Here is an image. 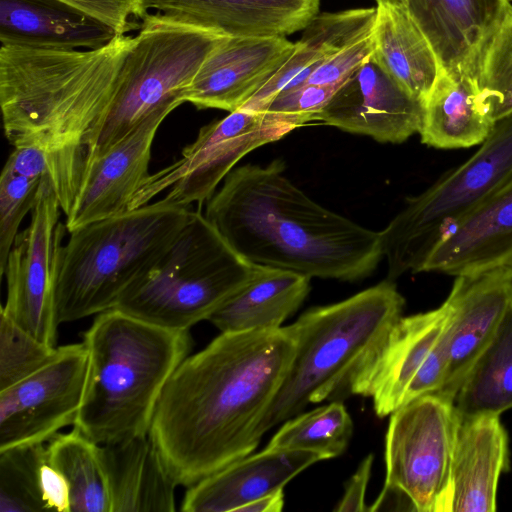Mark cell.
<instances>
[{"instance_id": "6da1fadb", "label": "cell", "mask_w": 512, "mask_h": 512, "mask_svg": "<svg viewBox=\"0 0 512 512\" xmlns=\"http://www.w3.org/2000/svg\"><path fill=\"white\" fill-rule=\"evenodd\" d=\"M294 352L285 326L221 332L182 361L149 431L179 485L188 487L256 449Z\"/></svg>"}, {"instance_id": "7a4b0ae2", "label": "cell", "mask_w": 512, "mask_h": 512, "mask_svg": "<svg viewBox=\"0 0 512 512\" xmlns=\"http://www.w3.org/2000/svg\"><path fill=\"white\" fill-rule=\"evenodd\" d=\"M134 36L85 50L0 46V107L13 147L34 144L67 216L81 190Z\"/></svg>"}, {"instance_id": "3957f363", "label": "cell", "mask_w": 512, "mask_h": 512, "mask_svg": "<svg viewBox=\"0 0 512 512\" xmlns=\"http://www.w3.org/2000/svg\"><path fill=\"white\" fill-rule=\"evenodd\" d=\"M284 163L234 168L206 202L205 217L247 261L309 278L357 281L383 258L380 232L312 200Z\"/></svg>"}, {"instance_id": "277c9868", "label": "cell", "mask_w": 512, "mask_h": 512, "mask_svg": "<svg viewBox=\"0 0 512 512\" xmlns=\"http://www.w3.org/2000/svg\"><path fill=\"white\" fill-rule=\"evenodd\" d=\"M192 342L189 330L115 308L97 314L83 334L88 370L74 427L99 445L148 435L161 394Z\"/></svg>"}, {"instance_id": "5b68a950", "label": "cell", "mask_w": 512, "mask_h": 512, "mask_svg": "<svg viewBox=\"0 0 512 512\" xmlns=\"http://www.w3.org/2000/svg\"><path fill=\"white\" fill-rule=\"evenodd\" d=\"M192 210L163 198L84 225L63 245L59 223L53 285L60 324L115 307L120 296L149 271L188 222Z\"/></svg>"}, {"instance_id": "8992f818", "label": "cell", "mask_w": 512, "mask_h": 512, "mask_svg": "<svg viewBox=\"0 0 512 512\" xmlns=\"http://www.w3.org/2000/svg\"><path fill=\"white\" fill-rule=\"evenodd\" d=\"M404 305L396 285L387 279L340 302L313 307L288 325L295 352L261 433L309 404L347 391L353 375L402 317Z\"/></svg>"}, {"instance_id": "52a82bcc", "label": "cell", "mask_w": 512, "mask_h": 512, "mask_svg": "<svg viewBox=\"0 0 512 512\" xmlns=\"http://www.w3.org/2000/svg\"><path fill=\"white\" fill-rule=\"evenodd\" d=\"M256 267L237 254L198 209L114 308L163 328L189 330L240 292Z\"/></svg>"}, {"instance_id": "ba28073f", "label": "cell", "mask_w": 512, "mask_h": 512, "mask_svg": "<svg viewBox=\"0 0 512 512\" xmlns=\"http://www.w3.org/2000/svg\"><path fill=\"white\" fill-rule=\"evenodd\" d=\"M226 38L159 13L148 14L122 63L89 169L148 116L185 103V92L203 62Z\"/></svg>"}, {"instance_id": "9c48e42d", "label": "cell", "mask_w": 512, "mask_h": 512, "mask_svg": "<svg viewBox=\"0 0 512 512\" xmlns=\"http://www.w3.org/2000/svg\"><path fill=\"white\" fill-rule=\"evenodd\" d=\"M480 148L404 208L380 232L388 279L419 273L433 246L461 219L512 179V113L497 120Z\"/></svg>"}, {"instance_id": "30bf717a", "label": "cell", "mask_w": 512, "mask_h": 512, "mask_svg": "<svg viewBox=\"0 0 512 512\" xmlns=\"http://www.w3.org/2000/svg\"><path fill=\"white\" fill-rule=\"evenodd\" d=\"M459 413L453 401L430 393L390 414L383 488L402 493L417 512H447Z\"/></svg>"}, {"instance_id": "8fae6325", "label": "cell", "mask_w": 512, "mask_h": 512, "mask_svg": "<svg viewBox=\"0 0 512 512\" xmlns=\"http://www.w3.org/2000/svg\"><path fill=\"white\" fill-rule=\"evenodd\" d=\"M294 129L290 122L270 111L230 112L201 127L178 160L150 174L131 199L128 211L163 193L169 203L184 207L196 203L200 208L244 156Z\"/></svg>"}, {"instance_id": "7c38bea8", "label": "cell", "mask_w": 512, "mask_h": 512, "mask_svg": "<svg viewBox=\"0 0 512 512\" xmlns=\"http://www.w3.org/2000/svg\"><path fill=\"white\" fill-rule=\"evenodd\" d=\"M453 310L438 308L401 317L351 378L347 391L371 397L378 417L420 396L437 393L449 359Z\"/></svg>"}, {"instance_id": "4fadbf2b", "label": "cell", "mask_w": 512, "mask_h": 512, "mask_svg": "<svg viewBox=\"0 0 512 512\" xmlns=\"http://www.w3.org/2000/svg\"><path fill=\"white\" fill-rule=\"evenodd\" d=\"M88 353L82 343L57 347L30 376L0 391V451L50 441L74 424L85 391Z\"/></svg>"}, {"instance_id": "5bb4252c", "label": "cell", "mask_w": 512, "mask_h": 512, "mask_svg": "<svg viewBox=\"0 0 512 512\" xmlns=\"http://www.w3.org/2000/svg\"><path fill=\"white\" fill-rule=\"evenodd\" d=\"M60 203L48 175L43 176L30 222L19 232L3 273L7 297L1 312L21 329L56 346L59 323L53 285V254Z\"/></svg>"}, {"instance_id": "9a60e30c", "label": "cell", "mask_w": 512, "mask_h": 512, "mask_svg": "<svg viewBox=\"0 0 512 512\" xmlns=\"http://www.w3.org/2000/svg\"><path fill=\"white\" fill-rule=\"evenodd\" d=\"M425 104L411 95L372 57L335 91L315 121L372 137L402 143L419 133Z\"/></svg>"}, {"instance_id": "2e32d148", "label": "cell", "mask_w": 512, "mask_h": 512, "mask_svg": "<svg viewBox=\"0 0 512 512\" xmlns=\"http://www.w3.org/2000/svg\"><path fill=\"white\" fill-rule=\"evenodd\" d=\"M294 50L285 37H227L203 62L184 101L198 109H241Z\"/></svg>"}, {"instance_id": "e0dca14e", "label": "cell", "mask_w": 512, "mask_h": 512, "mask_svg": "<svg viewBox=\"0 0 512 512\" xmlns=\"http://www.w3.org/2000/svg\"><path fill=\"white\" fill-rule=\"evenodd\" d=\"M447 300L453 310L449 359L437 394L453 401L512 302V268L456 276Z\"/></svg>"}, {"instance_id": "ac0fdd59", "label": "cell", "mask_w": 512, "mask_h": 512, "mask_svg": "<svg viewBox=\"0 0 512 512\" xmlns=\"http://www.w3.org/2000/svg\"><path fill=\"white\" fill-rule=\"evenodd\" d=\"M171 112L169 109L154 112L91 165L66 216L68 233L128 211L134 194L150 175L154 138Z\"/></svg>"}, {"instance_id": "d6986e66", "label": "cell", "mask_w": 512, "mask_h": 512, "mask_svg": "<svg viewBox=\"0 0 512 512\" xmlns=\"http://www.w3.org/2000/svg\"><path fill=\"white\" fill-rule=\"evenodd\" d=\"M512 268V179L456 221L419 272L453 276Z\"/></svg>"}, {"instance_id": "ffe728a7", "label": "cell", "mask_w": 512, "mask_h": 512, "mask_svg": "<svg viewBox=\"0 0 512 512\" xmlns=\"http://www.w3.org/2000/svg\"><path fill=\"white\" fill-rule=\"evenodd\" d=\"M445 72L476 71L492 35L512 10L509 0H406Z\"/></svg>"}, {"instance_id": "44dd1931", "label": "cell", "mask_w": 512, "mask_h": 512, "mask_svg": "<svg viewBox=\"0 0 512 512\" xmlns=\"http://www.w3.org/2000/svg\"><path fill=\"white\" fill-rule=\"evenodd\" d=\"M323 460L306 450L268 449L249 454L188 486L183 512H239L248 503L283 489L295 476Z\"/></svg>"}, {"instance_id": "7402d4cb", "label": "cell", "mask_w": 512, "mask_h": 512, "mask_svg": "<svg viewBox=\"0 0 512 512\" xmlns=\"http://www.w3.org/2000/svg\"><path fill=\"white\" fill-rule=\"evenodd\" d=\"M508 435L500 415H460L447 512H493L501 474L509 470Z\"/></svg>"}, {"instance_id": "603a6c76", "label": "cell", "mask_w": 512, "mask_h": 512, "mask_svg": "<svg viewBox=\"0 0 512 512\" xmlns=\"http://www.w3.org/2000/svg\"><path fill=\"white\" fill-rule=\"evenodd\" d=\"M320 0H148L172 19L226 37L275 38L303 30L319 13Z\"/></svg>"}, {"instance_id": "cb8c5ba5", "label": "cell", "mask_w": 512, "mask_h": 512, "mask_svg": "<svg viewBox=\"0 0 512 512\" xmlns=\"http://www.w3.org/2000/svg\"><path fill=\"white\" fill-rule=\"evenodd\" d=\"M111 512H174L179 485L149 434L100 445Z\"/></svg>"}, {"instance_id": "d4e9b609", "label": "cell", "mask_w": 512, "mask_h": 512, "mask_svg": "<svg viewBox=\"0 0 512 512\" xmlns=\"http://www.w3.org/2000/svg\"><path fill=\"white\" fill-rule=\"evenodd\" d=\"M117 35L55 0H0V43L41 49H95Z\"/></svg>"}, {"instance_id": "484cf974", "label": "cell", "mask_w": 512, "mask_h": 512, "mask_svg": "<svg viewBox=\"0 0 512 512\" xmlns=\"http://www.w3.org/2000/svg\"><path fill=\"white\" fill-rule=\"evenodd\" d=\"M375 18L376 8L316 14L303 29L289 59L241 109L264 111L280 92L304 84L324 61L371 35Z\"/></svg>"}, {"instance_id": "4316f807", "label": "cell", "mask_w": 512, "mask_h": 512, "mask_svg": "<svg viewBox=\"0 0 512 512\" xmlns=\"http://www.w3.org/2000/svg\"><path fill=\"white\" fill-rule=\"evenodd\" d=\"M494 125L481 101L477 72L441 70L425 102L421 142L439 149L468 148L483 143Z\"/></svg>"}, {"instance_id": "83f0119b", "label": "cell", "mask_w": 512, "mask_h": 512, "mask_svg": "<svg viewBox=\"0 0 512 512\" xmlns=\"http://www.w3.org/2000/svg\"><path fill=\"white\" fill-rule=\"evenodd\" d=\"M372 40L373 59L425 104L441 66L429 40L405 5L377 3Z\"/></svg>"}, {"instance_id": "f1b7e54d", "label": "cell", "mask_w": 512, "mask_h": 512, "mask_svg": "<svg viewBox=\"0 0 512 512\" xmlns=\"http://www.w3.org/2000/svg\"><path fill=\"white\" fill-rule=\"evenodd\" d=\"M310 279L293 271L257 265L253 279L208 321L220 332L282 327L308 296Z\"/></svg>"}, {"instance_id": "f546056e", "label": "cell", "mask_w": 512, "mask_h": 512, "mask_svg": "<svg viewBox=\"0 0 512 512\" xmlns=\"http://www.w3.org/2000/svg\"><path fill=\"white\" fill-rule=\"evenodd\" d=\"M453 403L460 415H501L512 409V302Z\"/></svg>"}, {"instance_id": "4dcf8cb0", "label": "cell", "mask_w": 512, "mask_h": 512, "mask_svg": "<svg viewBox=\"0 0 512 512\" xmlns=\"http://www.w3.org/2000/svg\"><path fill=\"white\" fill-rule=\"evenodd\" d=\"M47 452L49 462L68 483L71 512H111L99 444L74 427L48 441Z\"/></svg>"}, {"instance_id": "1f68e13d", "label": "cell", "mask_w": 512, "mask_h": 512, "mask_svg": "<svg viewBox=\"0 0 512 512\" xmlns=\"http://www.w3.org/2000/svg\"><path fill=\"white\" fill-rule=\"evenodd\" d=\"M353 433V422L340 401L289 418L265 448L306 450L323 460L341 455Z\"/></svg>"}, {"instance_id": "d6a6232c", "label": "cell", "mask_w": 512, "mask_h": 512, "mask_svg": "<svg viewBox=\"0 0 512 512\" xmlns=\"http://www.w3.org/2000/svg\"><path fill=\"white\" fill-rule=\"evenodd\" d=\"M48 459L45 443L0 451V511H47L41 493V468Z\"/></svg>"}, {"instance_id": "836d02e7", "label": "cell", "mask_w": 512, "mask_h": 512, "mask_svg": "<svg viewBox=\"0 0 512 512\" xmlns=\"http://www.w3.org/2000/svg\"><path fill=\"white\" fill-rule=\"evenodd\" d=\"M477 79L481 101L494 122L512 113V10L487 43Z\"/></svg>"}, {"instance_id": "e575fe53", "label": "cell", "mask_w": 512, "mask_h": 512, "mask_svg": "<svg viewBox=\"0 0 512 512\" xmlns=\"http://www.w3.org/2000/svg\"><path fill=\"white\" fill-rule=\"evenodd\" d=\"M56 351L0 313V391L38 371Z\"/></svg>"}, {"instance_id": "d590c367", "label": "cell", "mask_w": 512, "mask_h": 512, "mask_svg": "<svg viewBox=\"0 0 512 512\" xmlns=\"http://www.w3.org/2000/svg\"><path fill=\"white\" fill-rule=\"evenodd\" d=\"M42 178H27L2 169L0 176V274L2 276L10 250L19 233L20 224L35 206Z\"/></svg>"}, {"instance_id": "8d00e7d4", "label": "cell", "mask_w": 512, "mask_h": 512, "mask_svg": "<svg viewBox=\"0 0 512 512\" xmlns=\"http://www.w3.org/2000/svg\"><path fill=\"white\" fill-rule=\"evenodd\" d=\"M112 29L117 35L139 30L147 17L148 0H55Z\"/></svg>"}, {"instance_id": "74e56055", "label": "cell", "mask_w": 512, "mask_h": 512, "mask_svg": "<svg viewBox=\"0 0 512 512\" xmlns=\"http://www.w3.org/2000/svg\"><path fill=\"white\" fill-rule=\"evenodd\" d=\"M340 86L304 83L280 92L264 111L279 114L297 128L315 122L319 112Z\"/></svg>"}, {"instance_id": "f35d334b", "label": "cell", "mask_w": 512, "mask_h": 512, "mask_svg": "<svg viewBox=\"0 0 512 512\" xmlns=\"http://www.w3.org/2000/svg\"><path fill=\"white\" fill-rule=\"evenodd\" d=\"M373 53L372 34L342 49L320 64L305 83L342 85Z\"/></svg>"}, {"instance_id": "ab89813d", "label": "cell", "mask_w": 512, "mask_h": 512, "mask_svg": "<svg viewBox=\"0 0 512 512\" xmlns=\"http://www.w3.org/2000/svg\"><path fill=\"white\" fill-rule=\"evenodd\" d=\"M3 170L27 178L49 176L48 154L44 149L34 144L14 147Z\"/></svg>"}, {"instance_id": "60d3db41", "label": "cell", "mask_w": 512, "mask_h": 512, "mask_svg": "<svg viewBox=\"0 0 512 512\" xmlns=\"http://www.w3.org/2000/svg\"><path fill=\"white\" fill-rule=\"evenodd\" d=\"M373 460V454H369L360 462L355 473L346 482L343 496L337 503L334 511H368V508L365 506V494L371 477Z\"/></svg>"}, {"instance_id": "b9f144b4", "label": "cell", "mask_w": 512, "mask_h": 512, "mask_svg": "<svg viewBox=\"0 0 512 512\" xmlns=\"http://www.w3.org/2000/svg\"><path fill=\"white\" fill-rule=\"evenodd\" d=\"M41 493L47 511L71 512L69 486L61 474L47 459L41 468Z\"/></svg>"}, {"instance_id": "7bdbcfd3", "label": "cell", "mask_w": 512, "mask_h": 512, "mask_svg": "<svg viewBox=\"0 0 512 512\" xmlns=\"http://www.w3.org/2000/svg\"><path fill=\"white\" fill-rule=\"evenodd\" d=\"M284 507V488L248 503L239 512H281Z\"/></svg>"}, {"instance_id": "ee69618b", "label": "cell", "mask_w": 512, "mask_h": 512, "mask_svg": "<svg viewBox=\"0 0 512 512\" xmlns=\"http://www.w3.org/2000/svg\"><path fill=\"white\" fill-rule=\"evenodd\" d=\"M377 3L381 2H387L392 4H398V5H405L406 0H376Z\"/></svg>"}]
</instances>
